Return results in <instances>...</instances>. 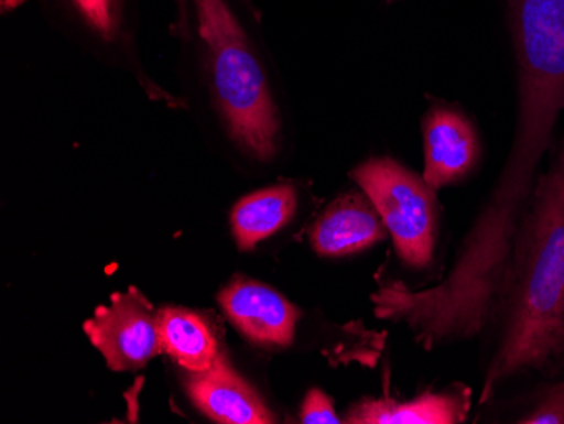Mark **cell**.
Wrapping results in <instances>:
<instances>
[{
    "mask_svg": "<svg viewBox=\"0 0 564 424\" xmlns=\"http://www.w3.org/2000/svg\"><path fill=\"white\" fill-rule=\"evenodd\" d=\"M503 328L480 403L519 373L564 370V135L532 189L503 291Z\"/></svg>",
    "mask_w": 564,
    "mask_h": 424,
    "instance_id": "obj_1",
    "label": "cell"
},
{
    "mask_svg": "<svg viewBox=\"0 0 564 424\" xmlns=\"http://www.w3.org/2000/svg\"><path fill=\"white\" fill-rule=\"evenodd\" d=\"M509 11L519 65L518 129L499 183L468 232L480 246L518 236L535 167L564 110V0H509Z\"/></svg>",
    "mask_w": 564,
    "mask_h": 424,
    "instance_id": "obj_2",
    "label": "cell"
},
{
    "mask_svg": "<svg viewBox=\"0 0 564 424\" xmlns=\"http://www.w3.org/2000/svg\"><path fill=\"white\" fill-rule=\"evenodd\" d=\"M176 31L195 44L212 100L240 153L259 163L278 154L281 117L243 19V0H173Z\"/></svg>",
    "mask_w": 564,
    "mask_h": 424,
    "instance_id": "obj_3",
    "label": "cell"
},
{
    "mask_svg": "<svg viewBox=\"0 0 564 424\" xmlns=\"http://www.w3.org/2000/svg\"><path fill=\"white\" fill-rule=\"evenodd\" d=\"M391 232L399 259L413 269L433 261L438 205L424 178L391 157H373L351 173Z\"/></svg>",
    "mask_w": 564,
    "mask_h": 424,
    "instance_id": "obj_4",
    "label": "cell"
},
{
    "mask_svg": "<svg viewBox=\"0 0 564 424\" xmlns=\"http://www.w3.org/2000/svg\"><path fill=\"white\" fill-rule=\"evenodd\" d=\"M84 328L107 366L117 372L142 369L163 352L158 312L134 287L113 294L110 305L97 308Z\"/></svg>",
    "mask_w": 564,
    "mask_h": 424,
    "instance_id": "obj_5",
    "label": "cell"
},
{
    "mask_svg": "<svg viewBox=\"0 0 564 424\" xmlns=\"http://www.w3.org/2000/svg\"><path fill=\"white\" fill-rule=\"evenodd\" d=\"M218 303L234 327L253 344L272 348L293 344L300 309L272 287L237 280L218 294Z\"/></svg>",
    "mask_w": 564,
    "mask_h": 424,
    "instance_id": "obj_6",
    "label": "cell"
},
{
    "mask_svg": "<svg viewBox=\"0 0 564 424\" xmlns=\"http://www.w3.org/2000/svg\"><path fill=\"white\" fill-rule=\"evenodd\" d=\"M424 174L431 188L462 182L480 157V142L470 120L448 107H434L424 117Z\"/></svg>",
    "mask_w": 564,
    "mask_h": 424,
    "instance_id": "obj_7",
    "label": "cell"
},
{
    "mask_svg": "<svg viewBox=\"0 0 564 424\" xmlns=\"http://www.w3.org/2000/svg\"><path fill=\"white\" fill-rule=\"evenodd\" d=\"M186 391L193 404L217 423H275L258 391L240 378L221 354L210 370L189 376Z\"/></svg>",
    "mask_w": 564,
    "mask_h": 424,
    "instance_id": "obj_8",
    "label": "cell"
},
{
    "mask_svg": "<svg viewBox=\"0 0 564 424\" xmlns=\"http://www.w3.org/2000/svg\"><path fill=\"white\" fill-rule=\"evenodd\" d=\"M386 224L367 196L347 193L335 199L312 229V246L323 258L366 251L386 237Z\"/></svg>",
    "mask_w": 564,
    "mask_h": 424,
    "instance_id": "obj_9",
    "label": "cell"
},
{
    "mask_svg": "<svg viewBox=\"0 0 564 424\" xmlns=\"http://www.w3.org/2000/svg\"><path fill=\"white\" fill-rule=\"evenodd\" d=\"M471 391L453 384L445 391H426L409 401L366 398L351 407L347 423L354 424H459L470 413Z\"/></svg>",
    "mask_w": 564,
    "mask_h": 424,
    "instance_id": "obj_10",
    "label": "cell"
},
{
    "mask_svg": "<svg viewBox=\"0 0 564 424\" xmlns=\"http://www.w3.org/2000/svg\"><path fill=\"white\" fill-rule=\"evenodd\" d=\"M158 328L163 352L189 373L207 372L217 362V338L196 313L167 306L158 312Z\"/></svg>",
    "mask_w": 564,
    "mask_h": 424,
    "instance_id": "obj_11",
    "label": "cell"
},
{
    "mask_svg": "<svg viewBox=\"0 0 564 424\" xmlns=\"http://www.w3.org/2000/svg\"><path fill=\"white\" fill-rule=\"evenodd\" d=\"M296 207V189L290 185L259 189L239 199L232 210V230L240 251H250L286 227Z\"/></svg>",
    "mask_w": 564,
    "mask_h": 424,
    "instance_id": "obj_12",
    "label": "cell"
},
{
    "mask_svg": "<svg viewBox=\"0 0 564 424\" xmlns=\"http://www.w3.org/2000/svg\"><path fill=\"white\" fill-rule=\"evenodd\" d=\"M51 12L106 46L131 40L138 0H47Z\"/></svg>",
    "mask_w": 564,
    "mask_h": 424,
    "instance_id": "obj_13",
    "label": "cell"
},
{
    "mask_svg": "<svg viewBox=\"0 0 564 424\" xmlns=\"http://www.w3.org/2000/svg\"><path fill=\"white\" fill-rule=\"evenodd\" d=\"M518 423L563 424L564 423V381L551 385L534 407Z\"/></svg>",
    "mask_w": 564,
    "mask_h": 424,
    "instance_id": "obj_14",
    "label": "cell"
},
{
    "mask_svg": "<svg viewBox=\"0 0 564 424\" xmlns=\"http://www.w3.org/2000/svg\"><path fill=\"white\" fill-rule=\"evenodd\" d=\"M301 421L304 424H338L341 423L328 394L322 389H312L304 398L301 406Z\"/></svg>",
    "mask_w": 564,
    "mask_h": 424,
    "instance_id": "obj_15",
    "label": "cell"
},
{
    "mask_svg": "<svg viewBox=\"0 0 564 424\" xmlns=\"http://www.w3.org/2000/svg\"><path fill=\"white\" fill-rule=\"evenodd\" d=\"M0 2H2V9H4V11H12V9L25 2V0H0Z\"/></svg>",
    "mask_w": 564,
    "mask_h": 424,
    "instance_id": "obj_16",
    "label": "cell"
}]
</instances>
